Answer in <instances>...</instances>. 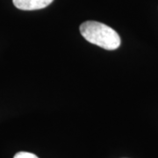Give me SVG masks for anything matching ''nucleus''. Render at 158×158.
Here are the masks:
<instances>
[{
  "mask_svg": "<svg viewBox=\"0 0 158 158\" xmlns=\"http://www.w3.org/2000/svg\"><path fill=\"white\" fill-rule=\"evenodd\" d=\"M80 33L87 41L106 50H114L120 46L118 33L103 23L85 21L80 26Z\"/></svg>",
  "mask_w": 158,
  "mask_h": 158,
  "instance_id": "1",
  "label": "nucleus"
},
{
  "mask_svg": "<svg viewBox=\"0 0 158 158\" xmlns=\"http://www.w3.org/2000/svg\"><path fill=\"white\" fill-rule=\"evenodd\" d=\"M54 0H12L13 5L19 10L34 11L48 6Z\"/></svg>",
  "mask_w": 158,
  "mask_h": 158,
  "instance_id": "2",
  "label": "nucleus"
},
{
  "mask_svg": "<svg viewBox=\"0 0 158 158\" xmlns=\"http://www.w3.org/2000/svg\"><path fill=\"white\" fill-rule=\"evenodd\" d=\"M13 158H39L36 155H34L33 153L30 152H25V151H21V152L17 153Z\"/></svg>",
  "mask_w": 158,
  "mask_h": 158,
  "instance_id": "3",
  "label": "nucleus"
}]
</instances>
